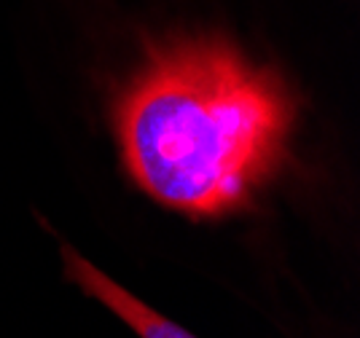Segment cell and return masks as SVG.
Here are the masks:
<instances>
[{
	"label": "cell",
	"mask_w": 360,
	"mask_h": 338,
	"mask_svg": "<svg viewBox=\"0 0 360 338\" xmlns=\"http://www.w3.org/2000/svg\"><path fill=\"white\" fill-rule=\"evenodd\" d=\"M296 105L283 78L224 41L172 44L116 108L127 169L191 218L242 209L285 159Z\"/></svg>",
	"instance_id": "obj_1"
},
{
	"label": "cell",
	"mask_w": 360,
	"mask_h": 338,
	"mask_svg": "<svg viewBox=\"0 0 360 338\" xmlns=\"http://www.w3.org/2000/svg\"><path fill=\"white\" fill-rule=\"evenodd\" d=\"M62 258H65L68 280L75 282L86 295L97 298L116 317H121L140 338H194L188 330H183L172 320H167V317L156 314L153 309H148L140 298H135L129 290H124L119 282H113L100 268H94L70 245H62Z\"/></svg>",
	"instance_id": "obj_2"
}]
</instances>
